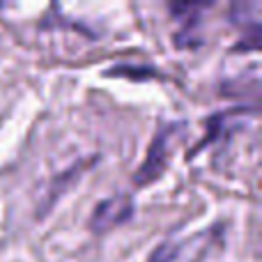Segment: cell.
I'll list each match as a JSON object with an SVG mask.
<instances>
[{
    "label": "cell",
    "mask_w": 262,
    "mask_h": 262,
    "mask_svg": "<svg viewBox=\"0 0 262 262\" xmlns=\"http://www.w3.org/2000/svg\"><path fill=\"white\" fill-rule=\"evenodd\" d=\"M129 214H131V207L127 200H120V198L104 200L95 209V214H92V228L95 230H106V228L115 226V223H122Z\"/></svg>",
    "instance_id": "cell-1"
},
{
    "label": "cell",
    "mask_w": 262,
    "mask_h": 262,
    "mask_svg": "<svg viewBox=\"0 0 262 262\" xmlns=\"http://www.w3.org/2000/svg\"><path fill=\"white\" fill-rule=\"evenodd\" d=\"M168 136H170V131H161V134L157 136L154 145L149 147V154H147V159H145L143 168H140V172L136 175V180H138V182H149V180H154V177H159V172L166 168V161H163V152H166V147H168Z\"/></svg>",
    "instance_id": "cell-2"
}]
</instances>
